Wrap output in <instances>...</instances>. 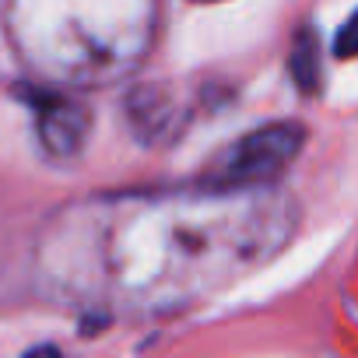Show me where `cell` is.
Listing matches in <instances>:
<instances>
[{
	"instance_id": "cell-1",
	"label": "cell",
	"mask_w": 358,
	"mask_h": 358,
	"mask_svg": "<svg viewBox=\"0 0 358 358\" xmlns=\"http://www.w3.org/2000/svg\"><path fill=\"white\" fill-rule=\"evenodd\" d=\"M18 57L67 85H102L141 64L155 0H4Z\"/></svg>"
},
{
	"instance_id": "cell-2",
	"label": "cell",
	"mask_w": 358,
	"mask_h": 358,
	"mask_svg": "<svg viewBox=\"0 0 358 358\" xmlns=\"http://www.w3.org/2000/svg\"><path fill=\"white\" fill-rule=\"evenodd\" d=\"M302 141H306V130L299 123H267L260 130H250L218 155L215 183L222 190L267 183V179L285 172V165L299 155Z\"/></svg>"
},
{
	"instance_id": "cell-3",
	"label": "cell",
	"mask_w": 358,
	"mask_h": 358,
	"mask_svg": "<svg viewBox=\"0 0 358 358\" xmlns=\"http://www.w3.org/2000/svg\"><path fill=\"white\" fill-rule=\"evenodd\" d=\"M92 116L81 102L60 95V92H46L36 99V130L39 141L46 148V155L53 158H71L85 148Z\"/></svg>"
},
{
	"instance_id": "cell-4",
	"label": "cell",
	"mask_w": 358,
	"mask_h": 358,
	"mask_svg": "<svg viewBox=\"0 0 358 358\" xmlns=\"http://www.w3.org/2000/svg\"><path fill=\"white\" fill-rule=\"evenodd\" d=\"M292 74H295V85L302 92L316 88V81H320V46H316L313 32H299L295 53H292Z\"/></svg>"
},
{
	"instance_id": "cell-5",
	"label": "cell",
	"mask_w": 358,
	"mask_h": 358,
	"mask_svg": "<svg viewBox=\"0 0 358 358\" xmlns=\"http://www.w3.org/2000/svg\"><path fill=\"white\" fill-rule=\"evenodd\" d=\"M334 53H337L341 60L358 57V11L341 25V32H337V39H334Z\"/></svg>"
},
{
	"instance_id": "cell-6",
	"label": "cell",
	"mask_w": 358,
	"mask_h": 358,
	"mask_svg": "<svg viewBox=\"0 0 358 358\" xmlns=\"http://www.w3.org/2000/svg\"><path fill=\"white\" fill-rule=\"evenodd\" d=\"M25 358H64V355H60L57 348H50V344H43V348H32V351H29Z\"/></svg>"
},
{
	"instance_id": "cell-7",
	"label": "cell",
	"mask_w": 358,
	"mask_h": 358,
	"mask_svg": "<svg viewBox=\"0 0 358 358\" xmlns=\"http://www.w3.org/2000/svg\"><path fill=\"white\" fill-rule=\"evenodd\" d=\"M197 4H211V0H197Z\"/></svg>"
}]
</instances>
